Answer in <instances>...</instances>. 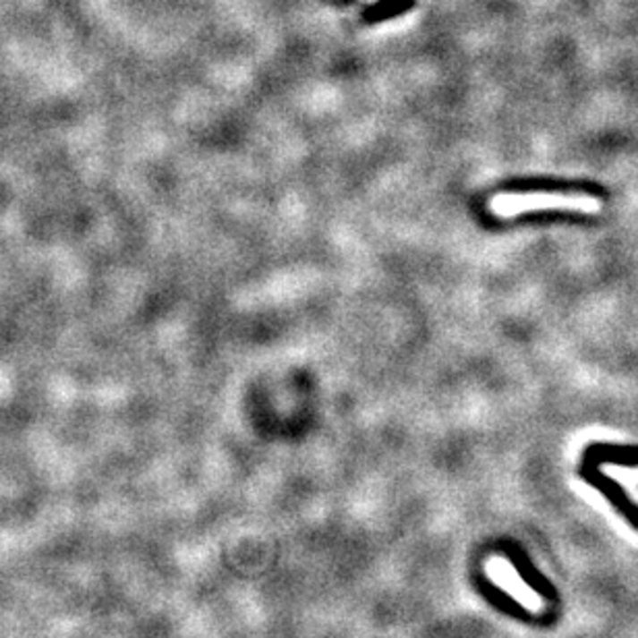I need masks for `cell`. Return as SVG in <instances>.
Instances as JSON below:
<instances>
[{
  "label": "cell",
  "mask_w": 638,
  "mask_h": 638,
  "mask_svg": "<svg viewBox=\"0 0 638 638\" xmlns=\"http://www.w3.org/2000/svg\"><path fill=\"white\" fill-rule=\"evenodd\" d=\"M603 463L638 466V448L636 446L591 444L587 452H584V458L581 460V469H578V475H581L591 488L600 489L603 496L609 499V504L624 516V521L638 531V506L633 504V499H628L626 493H624V489L614 479L603 475L600 471Z\"/></svg>",
  "instance_id": "6da1fadb"
},
{
  "label": "cell",
  "mask_w": 638,
  "mask_h": 638,
  "mask_svg": "<svg viewBox=\"0 0 638 638\" xmlns=\"http://www.w3.org/2000/svg\"><path fill=\"white\" fill-rule=\"evenodd\" d=\"M537 209H574L595 214L601 209V203L584 193H506L491 200V212L498 216H515Z\"/></svg>",
  "instance_id": "7a4b0ae2"
},
{
  "label": "cell",
  "mask_w": 638,
  "mask_h": 638,
  "mask_svg": "<svg viewBox=\"0 0 638 638\" xmlns=\"http://www.w3.org/2000/svg\"><path fill=\"white\" fill-rule=\"evenodd\" d=\"M488 574L491 576V581L502 587L506 593L515 597V601H518L526 609H541L543 600L537 595L535 589H531L529 584L524 583V578L518 574L508 560H502V557H493L488 564Z\"/></svg>",
  "instance_id": "3957f363"
},
{
  "label": "cell",
  "mask_w": 638,
  "mask_h": 638,
  "mask_svg": "<svg viewBox=\"0 0 638 638\" xmlns=\"http://www.w3.org/2000/svg\"><path fill=\"white\" fill-rule=\"evenodd\" d=\"M414 4H417V0H376L371 6H367L363 17L367 23H381L387 21V19L404 15Z\"/></svg>",
  "instance_id": "277c9868"
}]
</instances>
